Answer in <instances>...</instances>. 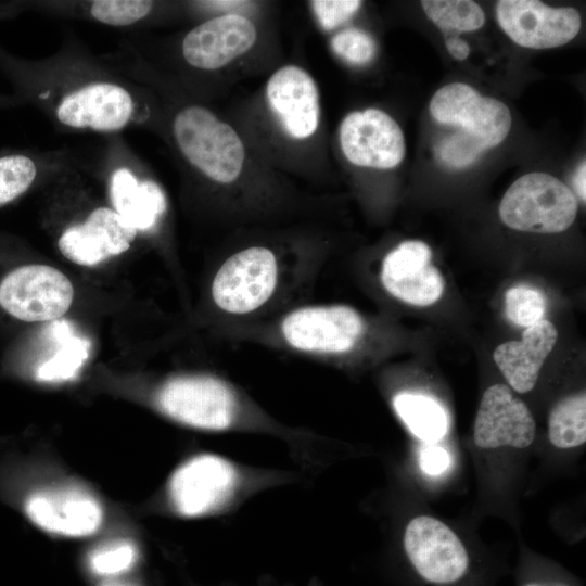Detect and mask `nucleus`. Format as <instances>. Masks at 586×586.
I'll list each match as a JSON object with an SVG mask.
<instances>
[{"mask_svg":"<svg viewBox=\"0 0 586 586\" xmlns=\"http://www.w3.org/2000/svg\"><path fill=\"white\" fill-rule=\"evenodd\" d=\"M237 480L234 467L225 458L199 455L174 472L169 482L170 501L184 517L204 515L229 499Z\"/></svg>","mask_w":586,"mask_h":586,"instance_id":"ddd939ff","label":"nucleus"},{"mask_svg":"<svg viewBox=\"0 0 586 586\" xmlns=\"http://www.w3.org/2000/svg\"><path fill=\"white\" fill-rule=\"evenodd\" d=\"M340 143L351 163L378 169L396 167L406 152L399 125L378 109L349 113L340 126Z\"/></svg>","mask_w":586,"mask_h":586,"instance_id":"2eb2a0df","label":"nucleus"},{"mask_svg":"<svg viewBox=\"0 0 586 586\" xmlns=\"http://www.w3.org/2000/svg\"><path fill=\"white\" fill-rule=\"evenodd\" d=\"M33 7L40 13L60 18L97 23L115 28H131L146 22L157 2L150 0L39 1Z\"/></svg>","mask_w":586,"mask_h":586,"instance_id":"aec40b11","label":"nucleus"},{"mask_svg":"<svg viewBox=\"0 0 586 586\" xmlns=\"http://www.w3.org/2000/svg\"><path fill=\"white\" fill-rule=\"evenodd\" d=\"M557 339L556 327L542 319L524 330L521 341H508L496 347L494 360L514 391L527 393L535 386Z\"/></svg>","mask_w":586,"mask_h":586,"instance_id":"6ab92c4d","label":"nucleus"},{"mask_svg":"<svg viewBox=\"0 0 586 586\" xmlns=\"http://www.w3.org/2000/svg\"><path fill=\"white\" fill-rule=\"evenodd\" d=\"M445 46L451 56L456 60H466L470 54L469 44L457 36L445 37Z\"/></svg>","mask_w":586,"mask_h":586,"instance_id":"2f4dec72","label":"nucleus"},{"mask_svg":"<svg viewBox=\"0 0 586 586\" xmlns=\"http://www.w3.org/2000/svg\"><path fill=\"white\" fill-rule=\"evenodd\" d=\"M545 309L546 298L535 289L519 285L505 294V311L514 324L528 328L543 319Z\"/></svg>","mask_w":586,"mask_h":586,"instance_id":"a878e982","label":"nucleus"},{"mask_svg":"<svg viewBox=\"0 0 586 586\" xmlns=\"http://www.w3.org/2000/svg\"><path fill=\"white\" fill-rule=\"evenodd\" d=\"M585 165H586L585 162L581 163L573 178L575 191L577 192V194L583 201H585L586 199V187H585L586 166Z\"/></svg>","mask_w":586,"mask_h":586,"instance_id":"473e14b6","label":"nucleus"},{"mask_svg":"<svg viewBox=\"0 0 586 586\" xmlns=\"http://www.w3.org/2000/svg\"><path fill=\"white\" fill-rule=\"evenodd\" d=\"M170 132L184 161L211 182L230 186L241 175L244 145L235 130L207 107H179L173 116Z\"/></svg>","mask_w":586,"mask_h":586,"instance_id":"20e7f679","label":"nucleus"},{"mask_svg":"<svg viewBox=\"0 0 586 586\" xmlns=\"http://www.w3.org/2000/svg\"><path fill=\"white\" fill-rule=\"evenodd\" d=\"M485 150L479 140L460 130L441 141L437 155L445 165L463 168L474 163Z\"/></svg>","mask_w":586,"mask_h":586,"instance_id":"cd10ccee","label":"nucleus"},{"mask_svg":"<svg viewBox=\"0 0 586 586\" xmlns=\"http://www.w3.org/2000/svg\"><path fill=\"white\" fill-rule=\"evenodd\" d=\"M137 551L127 540H115L97 549L91 556V566L102 575L118 574L135 562Z\"/></svg>","mask_w":586,"mask_h":586,"instance_id":"c85d7f7f","label":"nucleus"},{"mask_svg":"<svg viewBox=\"0 0 586 586\" xmlns=\"http://www.w3.org/2000/svg\"><path fill=\"white\" fill-rule=\"evenodd\" d=\"M21 508L37 527L59 536H90L103 521L99 501L76 486L33 489L21 500Z\"/></svg>","mask_w":586,"mask_h":586,"instance_id":"9d476101","label":"nucleus"},{"mask_svg":"<svg viewBox=\"0 0 586 586\" xmlns=\"http://www.w3.org/2000/svg\"><path fill=\"white\" fill-rule=\"evenodd\" d=\"M536 434L535 420L527 406L505 384L489 386L483 394L473 429L481 448H525Z\"/></svg>","mask_w":586,"mask_h":586,"instance_id":"dca6fc26","label":"nucleus"},{"mask_svg":"<svg viewBox=\"0 0 586 586\" xmlns=\"http://www.w3.org/2000/svg\"><path fill=\"white\" fill-rule=\"evenodd\" d=\"M357 0H316L310 2L311 10L326 30H332L349 20L360 8Z\"/></svg>","mask_w":586,"mask_h":586,"instance_id":"c756f323","label":"nucleus"},{"mask_svg":"<svg viewBox=\"0 0 586 586\" xmlns=\"http://www.w3.org/2000/svg\"><path fill=\"white\" fill-rule=\"evenodd\" d=\"M548 437L558 448H574L586 441V396L578 393L562 398L548 420Z\"/></svg>","mask_w":586,"mask_h":586,"instance_id":"b1692460","label":"nucleus"},{"mask_svg":"<svg viewBox=\"0 0 586 586\" xmlns=\"http://www.w3.org/2000/svg\"><path fill=\"white\" fill-rule=\"evenodd\" d=\"M51 335L60 343L54 355L35 371V379L41 382H59L74 378L89 354V342L73 335L66 321L54 322Z\"/></svg>","mask_w":586,"mask_h":586,"instance_id":"5701e85b","label":"nucleus"},{"mask_svg":"<svg viewBox=\"0 0 586 586\" xmlns=\"http://www.w3.org/2000/svg\"><path fill=\"white\" fill-rule=\"evenodd\" d=\"M425 15L442 31L464 33L481 28L485 22L482 8L470 0H423Z\"/></svg>","mask_w":586,"mask_h":586,"instance_id":"393cba45","label":"nucleus"},{"mask_svg":"<svg viewBox=\"0 0 586 586\" xmlns=\"http://www.w3.org/2000/svg\"><path fill=\"white\" fill-rule=\"evenodd\" d=\"M155 404L171 420L204 431H225L254 417L231 382L207 372L168 377L156 390Z\"/></svg>","mask_w":586,"mask_h":586,"instance_id":"7ed1b4c3","label":"nucleus"},{"mask_svg":"<svg viewBox=\"0 0 586 586\" xmlns=\"http://www.w3.org/2000/svg\"><path fill=\"white\" fill-rule=\"evenodd\" d=\"M1 56L21 92L61 131L110 136L158 126L152 89L93 55L71 33L43 59Z\"/></svg>","mask_w":586,"mask_h":586,"instance_id":"f257e3e1","label":"nucleus"},{"mask_svg":"<svg viewBox=\"0 0 586 586\" xmlns=\"http://www.w3.org/2000/svg\"><path fill=\"white\" fill-rule=\"evenodd\" d=\"M73 163L66 152L10 153L0 156V207L25 194L41 177Z\"/></svg>","mask_w":586,"mask_h":586,"instance_id":"412c9836","label":"nucleus"},{"mask_svg":"<svg viewBox=\"0 0 586 586\" xmlns=\"http://www.w3.org/2000/svg\"><path fill=\"white\" fill-rule=\"evenodd\" d=\"M326 259L321 243L252 242L216 265L207 304L216 329L251 324L308 302Z\"/></svg>","mask_w":586,"mask_h":586,"instance_id":"f03ea898","label":"nucleus"},{"mask_svg":"<svg viewBox=\"0 0 586 586\" xmlns=\"http://www.w3.org/2000/svg\"><path fill=\"white\" fill-rule=\"evenodd\" d=\"M577 202L558 178L530 173L518 178L499 205L502 222L511 229L535 233H559L575 220Z\"/></svg>","mask_w":586,"mask_h":586,"instance_id":"423d86ee","label":"nucleus"},{"mask_svg":"<svg viewBox=\"0 0 586 586\" xmlns=\"http://www.w3.org/2000/svg\"><path fill=\"white\" fill-rule=\"evenodd\" d=\"M522 586H570L564 583H545V582H528L523 584Z\"/></svg>","mask_w":586,"mask_h":586,"instance_id":"72a5a7b5","label":"nucleus"},{"mask_svg":"<svg viewBox=\"0 0 586 586\" xmlns=\"http://www.w3.org/2000/svg\"><path fill=\"white\" fill-rule=\"evenodd\" d=\"M431 249L422 241L399 243L379 263L377 277L381 289L391 297L410 305L435 303L443 295L445 281L431 264Z\"/></svg>","mask_w":586,"mask_h":586,"instance_id":"9b49d317","label":"nucleus"},{"mask_svg":"<svg viewBox=\"0 0 586 586\" xmlns=\"http://www.w3.org/2000/svg\"><path fill=\"white\" fill-rule=\"evenodd\" d=\"M137 235L111 206L95 205L61 230L58 247L71 262L94 266L126 252Z\"/></svg>","mask_w":586,"mask_h":586,"instance_id":"4468645a","label":"nucleus"},{"mask_svg":"<svg viewBox=\"0 0 586 586\" xmlns=\"http://www.w3.org/2000/svg\"><path fill=\"white\" fill-rule=\"evenodd\" d=\"M267 102L284 131L294 139L314 135L319 124V93L313 77L296 65L276 71L266 87Z\"/></svg>","mask_w":586,"mask_h":586,"instance_id":"a211bd4d","label":"nucleus"},{"mask_svg":"<svg viewBox=\"0 0 586 586\" xmlns=\"http://www.w3.org/2000/svg\"><path fill=\"white\" fill-rule=\"evenodd\" d=\"M430 113L440 124L461 128L487 150L500 144L511 128V114L501 101L482 97L463 82H451L435 92Z\"/></svg>","mask_w":586,"mask_h":586,"instance_id":"6e6552de","label":"nucleus"},{"mask_svg":"<svg viewBox=\"0 0 586 586\" xmlns=\"http://www.w3.org/2000/svg\"><path fill=\"white\" fill-rule=\"evenodd\" d=\"M255 40L256 28L249 18L224 14L189 30L181 41V54L194 68L215 71L250 50Z\"/></svg>","mask_w":586,"mask_h":586,"instance_id":"f3484780","label":"nucleus"},{"mask_svg":"<svg viewBox=\"0 0 586 586\" xmlns=\"http://www.w3.org/2000/svg\"><path fill=\"white\" fill-rule=\"evenodd\" d=\"M73 297L68 278L51 266L24 264L0 278V309L20 321L60 318L71 307Z\"/></svg>","mask_w":586,"mask_h":586,"instance_id":"0eeeda50","label":"nucleus"},{"mask_svg":"<svg viewBox=\"0 0 586 586\" xmlns=\"http://www.w3.org/2000/svg\"><path fill=\"white\" fill-rule=\"evenodd\" d=\"M100 170L111 207L137 233H157L168 211L166 194L122 133L105 136Z\"/></svg>","mask_w":586,"mask_h":586,"instance_id":"39448f33","label":"nucleus"},{"mask_svg":"<svg viewBox=\"0 0 586 586\" xmlns=\"http://www.w3.org/2000/svg\"><path fill=\"white\" fill-rule=\"evenodd\" d=\"M407 557L417 573L435 585H450L468 571V552L454 531L442 521L420 515L409 522L404 535Z\"/></svg>","mask_w":586,"mask_h":586,"instance_id":"1a4fd4ad","label":"nucleus"},{"mask_svg":"<svg viewBox=\"0 0 586 586\" xmlns=\"http://www.w3.org/2000/svg\"><path fill=\"white\" fill-rule=\"evenodd\" d=\"M496 16L513 42L531 49L563 46L576 37L582 26L576 9L552 8L536 0H500Z\"/></svg>","mask_w":586,"mask_h":586,"instance_id":"f8f14e48","label":"nucleus"},{"mask_svg":"<svg viewBox=\"0 0 586 586\" xmlns=\"http://www.w3.org/2000/svg\"><path fill=\"white\" fill-rule=\"evenodd\" d=\"M393 407L412 434L424 442H437L446 433L447 418L433 398L402 392L393 397Z\"/></svg>","mask_w":586,"mask_h":586,"instance_id":"4be33fe9","label":"nucleus"},{"mask_svg":"<svg viewBox=\"0 0 586 586\" xmlns=\"http://www.w3.org/2000/svg\"><path fill=\"white\" fill-rule=\"evenodd\" d=\"M331 47L336 55L356 65L369 63L377 51L373 38L357 28H347L337 33L331 40Z\"/></svg>","mask_w":586,"mask_h":586,"instance_id":"bb28decb","label":"nucleus"},{"mask_svg":"<svg viewBox=\"0 0 586 586\" xmlns=\"http://www.w3.org/2000/svg\"><path fill=\"white\" fill-rule=\"evenodd\" d=\"M450 463L448 453L440 446H428L420 455L421 469L429 475L442 474Z\"/></svg>","mask_w":586,"mask_h":586,"instance_id":"7c9ffc66","label":"nucleus"}]
</instances>
